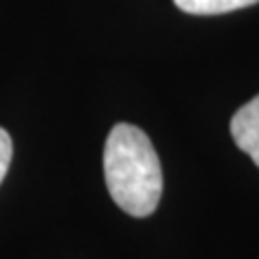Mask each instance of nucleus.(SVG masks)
<instances>
[{"label":"nucleus","mask_w":259,"mask_h":259,"mask_svg":"<svg viewBox=\"0 0 259 259\" xmlns=\"http://www.w3.org/2000/svg\"><path fill=\"white\" fill-rule=\"evenodd\" d=\"M104 177L112 201L125 214L145 218L162 197V166L149 136L141 127L117 123L104 147Z\"/></svg>","instance_id":"f257e3e1"},{"label":"nucleus","mask_w":259,"mask_h":259,"mask_svg":"<svg viewBox=\"0 0 259 259\" xmlns=\"http://www.w3.org/2000/svg\"><path fill=\"white\" fill-rule=\"evenodd\" d=\"M231 136L259 166V95L246 102L231 119Z\"/></svg>","instance_id":"f03ea898"},{"label":"nucleus","mask_w":259,"mask_h":259,"mask_svg":"<svg viewBox=\"0 0 259 259\" xmlns=\"http://www.w3.org/2000/svg\"><path fill=\"white\" fill-rule=\"evenodd\" d=\"M173 3L190 15H221L244 9L259 0H173Z\"/></svg>","instance_id":"7ed1b4c3"},{"label":"nucleus","mask_w":259,"mask_h":259,"mask_svg":"<svg viewBox=\"0 0 259 259\" xmlns=\"http://www.w3.org/2000/svg\"><path fill=\"white\" fill-rule=\"evenodd\" d=\"M11 156H13V143H11V136H9V132H7V130L0 127V184H3L7 171H9Z\"/></svg>","instance_id":"20e7f679"}]
</instances>
